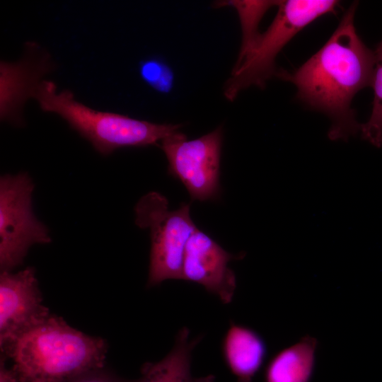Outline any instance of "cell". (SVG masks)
I'll use <instances>...</instances> for the list:
<instances>
[{"mask_svg":"<svg viewBox=\"0 0 382 382\" xmlns=\"http://www.w3.org/2000/svg\"><path fill=\"white\" fill-rule=\"evenodd\" d=\"M356 8L354 2L329 40L299 69L275 75L292 83L303 103L329 117L331 140H347L360 130L352 100L373 83L374 54L357 33Z\"/></svg>","mask_w":382,"mask_h":382,"instance_id":"obj_1","label":"cell"},{"mask_svg":"<svg viewBox=\"0 0 382 382\" xmlns=\"http://www.w3.org/2000/svg\"><path fill=\"white\" fill-rule=\"evenodd\" d=\"M20 382H60L105 366L107 345L50 315L4 350Z\"/></svg>","mask_w":382,"mask_h":382,"instance_id":"obj_2","label":"cell"},{"mask_svg":"<svg viewBox=\"0 0 382 382\" xmlns=\"http://www.w3.org/2000/svg\"><path fill=\"white\" fill-rule=\"evenodd\" d=\"M32 96L42 111L59 115L103 156L120 148L157 144L181 127L178 124H157L92 109L77 101L71 91L58 92L52 81H40Z\"/></svg>","mask_w":382,"mask_h":382,"instance_id":"obj_3","label":"cell"},{"mask_svg":"<svg viewBox=\"0 0 382 382\" xmlns=\"http://www.w3.org/2000/svg\"><path fill=\"white\" fill-rule=\"evenodd\" d=\"M335 0L279 1L278 11L268 29L260 35L252 50L238 60L226 81L224 95L233 100L251 86L263 88L275 76V59L282 48L303 28L320 16L334 12Z\"/></svg>","mask_w":382,"mask_h":382,"instance_id":"obj_4","label":"cell"},{"mask_svg":"<svg viewBox=\"0 0 382 382\" xmlns=\"http://www.w3.org/2000/svg\"><path fill=\"white\" fill-rule=\"evenodd\" d=\"M134 212L136 224L150 231L148 286L166 279H182L185 247L197 228L190 216V204L170 210L163 195L150 192L137 203Z\"/></svg>","mask_w":382,"mask_h":382,"instance_id":"obj_5","label":"cell"},{"mask_svg":"<svg viewBox=\"0 0 382 382\" xmlns=\"http://www.w3.org/2000/svg\"><path fill=\"white\" fill-rule=\"evenodd\" d=\"M34 183L27 173L0 179V268L11 272L21 265L30 248L51 241L47 227L34 215Z\"/></svg>","mask_w":382,"mask_h":382,"instance_id":"obj_6","label":"cell"},{"mask_svg":"<svg viewBox=\"0 0 382 382\" xmlns=\"http://www.w3.org/2000/svg\"><path fill=\"white\" fill-rule=\"evenodd\" d=\"M222 127L188 140L179 131L161 141L170 174L180 180L191 198L212 200L220 193V158Z\"/></svg>","mask_w":382,"mask_h":382,"instance_id":"obj_7","label":"cell"},{"mask_svg":"<svg viewBox=\"0 0 382 382\" xmlns=\"http://www.w3.org/2000/svg\"><path fill=\"white\" fill-rule=\"evenodd\" d=\"M48 308L42 303L35 272L27 267L0 275V346L4 350L18 337L45 320Z\"/></svg>","mask_w":382,"mask_h":382,"instance_id":"obj_8","label":"cell"},{"mask_svg":"<svg viewBox=\"0 0 382 382\" xmlns=\"http://www.w3.org/2000/svg\"><path fill=\"white\" fill-rule=\"evenodd\" d=\"M226 251L209 235L197 228L185 250L182 279L202 285L225 304L233 300L236 278L228 266L231 260L242 258Z\"/></svg>","mask_w":382,"mask_h":382,"instance_id":"obj_9","label":"cell"},{"mask_svg":"<svg viewBox=\"0 0 382 382\" xmlns=\"http://www.w3.org/2000/svg\"><path fill=\"white\" fill-rule=\"evenodd\" d=\"M48 57L36 64L25 57L18 62L1 61V120L21 125V110L28 97L32 96L40 76L50 70Z\"/></svg>","mask_w":382,"mask_h":382,"instance_id":"obj_10","label":"cell"},{"mask_svg":"<svg viewBox=\"0 0 382 382\" xmlns=\"http://www.w3.org/2000/svg\"><path fill=\"white\" fill-rule=\"evenodd\" d=\"M222 354L238 382H251L265 360L267 346L256 331L231 322L222 342Z\"/></svg>","mask_w":382,"mask_h":382,"instance_id":"obj_11","label":"cell"},{"mask_svg":"<svg viewBox=\"0 0 382 382\" xmlns=\"http://www.w3.org/2000/svg\"><path fill=\"white\" fill-rule=\"evenodd\" d=\"M318 342L309 335L280 350L268 363L265 382H310Z\"/></svg>","mask_w":382,"mask_h":382,"instance_id":"obj_12","label":"cell"},{"mask_svg":"<svg viewBox=\"0 0 382 382\" xmlns=\"http://www.w3.org/2000/svg\"><path fill=\"white\" fill-rule=\"evenodd\" d=\"M200 340V336L190 339L188 328H181L171 351L159 361L144 364L141 376L127 382H194L191 374L192 352Z\"/></svg>","mask_w":382,"mask_h":382,"instance_id":"obj_13","label":"cell"},{"mask_svg":"<svg viewBox=\"0 0 382 382\" xmlns=\"http://www.w3.org/2000/svg\"><path fill=\"white\" fill-rule=\"evenodd\" d=\"M278 3L279 1H228L218 4V7L231 5L238 11L243 36L238 60L243 59L254 47L261 35L258 26L262 16Z\"/></svg>","mask_w":382,"mask_h":382,"instance_id":"obj_14","label":"cell"},{"mask_svg":"<svg viewBox=\"0 0 382 382\" xmlns=\"http://www.w3.org/2000/svg\"><path fill=\"white\" fill-rule=\"evenodd\" d=\"M374 54L372 110L368 121L361 125L360 131L364 139L380 148L382 146V40L378 45Z\"/></svg>","mask_w":382,"mask_h":382,"instance_id":"obj_15","label":"cell"},{"mask_svg":"<svg viewBox=\"0 0 382 382\" xmlns=\"http://www.w3.org/2000/svg\"><path fill=\"white\" fill-rule=\"evenodd\" d=\"M139 74L142 81L154 91L169 93L174 86V71L161 57L151 56L139 64Z\"/></svg>","mask_w":382,"mask_h":382,"instance_id":"obj_16","label":"cell"},{"mask_svg":"<svg viewBox=\"0 0 382 382\" xmlns=\"http://www.w3.org/2000/svg\"><path fill=\"white\" fill-rule=\"evenodd\" d=\"M60 382H127L105 366L90 370Z\"/></svg>","mask_w":382,"mask_h":382,"instance_id":"obj_17","label":"cell"},{"mask_svg":"<svg viewBox=\"0 0 382 382\" xmlns=\"http://www.w3.org/2000/svg\"><path fill=\"white\" fill-rule=\"evenodd\" d=\"M0 382H20L13 369L6 367L4 358L0 364Z\"/></svg>","mask_w":382,"mask_h":382,"instance_id":"obj_18","label":"cell"},{"mask_svg":"<svg viewBox=\"0 0 382 382\" xmlns=\"http://www.w3.org/2000/svg\"><path fill=\"white\" fill-rule=\"evenodd\" d=\"M194 382H214V377L212 375H209L200 378H195Z\"/></svg>","mask_w":382,"mask_h":382,"instance_id":"obj_19","label":"cell"}]
</instances>
